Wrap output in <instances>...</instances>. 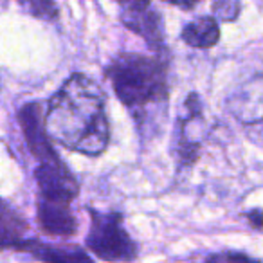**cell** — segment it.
Here are the masks:
<instances>
[{
  "instance_id": "cell-1",
  "label": "cell",
  "mask_w": 263,
  "mask_h": 263,
  "mask_svg": "<svg viewBox=\"0 0 263 263\" xmlns=\"http://www.w3.org/2000/svg\"><path fill=\"white\" fill-rule=\"evenodd\" d=\"M106 98L92 78L74 72L51 96L44 114L45 130L54 143L78 154L98 157L110 143Z\"/></svg>"
},
{
  "instance_id": "cell-2",
  "label": "cell",
  "mask_w": 263,
  "mask_h": 263,
  "mask_svg": "<svg viewBox=\"0 0 263 263\" xmlns=\"http://www.w3.org/2000/svg\"><path fill=\"white\" fill-rule=\"evenodd\" d=\"M117 99L137 121L152 106H164L170 98L168 63L161 56L121 52L105 67Z\"/></svg>"
},
{
  "instance_id": "cell-3",
  "label": "cell",
  "mask_w": 263,
  "mask_h": 263,
  "mask_svg": "<svg viewBox=\"0 0 263 263\" xmlns=\"http://www.w3.org/2000/svg\"><path fill=\"white\" fill-rule=\"evenodd\" d=\"M90 229L85 238L87 249L106 263H130L137 258V245L124 229L119 211H96L87 208Z\"/></svg>"
},
{
  "instance_id": "cell-4",
  "label": "cell",
  "mask_w": 263,
  "mask_h": 263,
  "mask_svg": "<svg viewBox=\"0 0 263 263\" xmlns=\"http://www.w3.org/2000/svg\"><path fill=\"white\" fill-rule=\"evenodd\" d=\"M34 180L38 186L36 205H51V208H70L72 200L78 198L80 184L67 164L58 161L38 162L34 170Z\"/></svg>"
},
{
  "instance_id": "cell-5",
  "label": "cell",
  "mask_w": 263,
  "mask_h": 263,
  "mask_svg": "<svg viewBox=\"0 0 263 263\" xmlns=\"http://www.w3.org/2000/svg\"><path fill=\"white\" fill-rule=\"evenodd\" d=\"M18 123L20 128H22L27 148H29L31 155L38 159V162L58 161L60 155L54 152L51 144V137L45 130L44 108L40 106V103L24 105L18 112Z\"/></svg>"
},
{
  "instance_id": "cell-6",
  "label": "cell",
  "mask_w": 263,
  "mask_h": 263,
  "mask_svg": "<svg viewBox=\"0 0 263 263\" xmlns=\"http://www.w3.org/2000/svg\"><path fill=\"white\" fill-rule=\"evenodd\" d=\"M15 251L27 252L42 263H94L87 251L80 245L45 243L34 238H24L15 245Z\"/></svg>"
},
{
  "instance_id": "cell-7",
  "label": "cell",
  "mask_w": 263,
  "mask_h": 263,
  "mask_svg": "<svg viewBox=\"0 0 263 263\" xmlns=\"http://www.w3.org/2000/svg\"><path fill=\"white\" fill-rule=\"evenodd\" d=\"M119 20L126 29H130L132 33H136L141 38H144L148 47L157 52V56L166 54L164 26H162L161 15L154 8L143 9V11L121 13Z\"/></svg>"
},
{
  "instance_id": "cell-8",
  "label": "cell",
  "mask_w": 263,
  "mask_h": 263,
  "mask_svg": "<svg viewBox=\"0 0 263 263\" xmlns=\"http://www.w3.org/2000/svg\"><path fill=\"white\" fill-rule=\"evenodd\" d=\"M36 218L42 231L51 236L69 238L80 229L78 218L70 208H51V205H36Z\"/></svg>"
},
{
  "instance_id": "cell-9",
  "label": "cell",
  "mask_w": 263,
  "mask_h": 263,
  "mask_svg": "<svg viewBox=\"0 0 263 263\" xmlns=\"http://www.w3.org/2000/svg\"><path fill=\"white\" fill-rule=\"evenodd\" d=\"M184 44L195 49H211L220 40L218 20L215 16H198L193 22L186 24L180 33Z\"/></svg>"
},
{
  "instance_id": "cell-10",
  "label": "cell",
  "mask_w": 263,
  "mask_h": 263,
  "mask_svg": "<svg viewBox=\"0 0 263 263\" xmlns=\"http://www.w3.org/2000/svg\"><path fill=\"white\" fill-rule=\"evenodd\" d=\"M27 223L9 208L8 202L2 204V247L13 249L20 240H24V233Z\"/></svg>"
},
{
  "instance_id": "cell-11",
  "label": "cell",
  "mask_w": 263,
  "mask_h": 263,
  "mask_svg": "<svg viewBox=\"0 0 263 263\" xmlns=\"http://www.w3.org/2000/svg\"><path fill=\"white\" fill-rule=\"evenodd\" d=\"M18 6L34 18L54 22L58 18V6L54 0H16Z\"/></svg>"
},
{
  "instance_id": "cell-12",
  "label": "cell",
  "mask_w": 263,
  "mask_h": 263,
  "mask_svg": "<svg viewBox=\"0 0 263 263\" xmlns=\"http://www.w3.org/2000/svg\"><path fill=\"white\" fill-rule=\"evenodd\" d=\"M211 11L218 22H234L241 13V4L240 0H215Z\"/></svg>"
},
{
  "instance_id": "cell-13",
  "label": "cell",
  "mask_w": 263,
  "mask_h": 263,
  "mask_svg": "<svg viewBox=\"0 0 263 263\" xmlns=\"http://www.w3.org/2000/svg\"><path fill=\"white\" fill-rule=\"evenodd\" d=\"M204 263H261L258 259L251 258L249 254L236 251H222V252H213L204 259Z\"/></svg>"
},
{
  "instance_id": "cell-14",
  "label": "cell",
  "mask_w": 263,
  "mask_h": 263,
  "mask_svg": "<svg viewBox=\"0 0 263 263\" xmlns=\"http://www.w3.org/2000/svg\"><path fill=\"white\" fill-rule=\"evenodd\" d=\"M121 8V13L143 11V9L152 8V0H114Z\"/></svg>"
},
{
  "instance_id": "cell-15",
  "label": "cell",
  "mask_w": 263,
  "mask_h": 263,
  "mask_svg": "<svg viewBox=\"0 0 263 263\" xmlns=\"http://www.w3.org/2000/svg\"><path fill=\"white\" fill-rule=\"evenodd\" d=\"M245 218L249 220V223H251L254 229H263V209L256 208V209H251V211L245 213Z\"/></svg>"
},
{
  "instance_id": "cell-16",
  "label": "cell",
  "mask_w": 263,
  "mask_h": 263,
  "mask_svg": "<svg viewBox=\"0 0 263 263\" xmlns=\"http://www.w3.org/2000/svg\"><path fill=\"white\" fill-rule=\"evenodd\" d=\"M166 4L170 6H175V8H180V9H195L198 4H200L202 0H162Z\"/></svg>"
}]
</instances>
